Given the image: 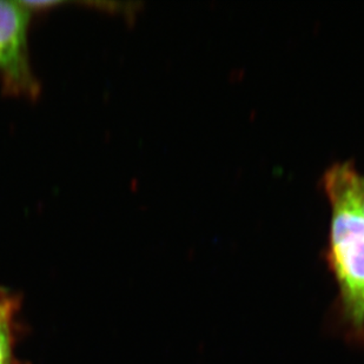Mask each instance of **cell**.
<instances>
[{"instance_id":"cell-1","label":"cell","mask_w":364,"mask_h":364,"mask_svg":"<svg viewBox=\"0 0 364 364\" xmlns=\"http://www.w3.org/2000/svg\"><path fill=\"white\" fill-rule=\"evenodd\" d=\"M326 193L333 204L331 262L340 283L348 316L364 322V216L361 178L348 164L326 172Z\"/></svg>"},{"instance_id":"cell-2","label":"cell","mask_w":364,"mask_h":364,"mask_svg":"<svg viewBox=\"0 0 364 364\" xmlns=\"http://www.w3.org/2000/svg\"><path fill=\"white\" fill-rule=\"evenodd\" d=\"M30 18L21 1L0 0V78L7 92L35 98L41 85L28 57Z\"/></svg>"},{"instance_id":"cell-3","label":"cell","mask_w":364,"mask_h":364,"mask_svg":"<svg viewBox=\"0 0 364 364\" xmlns=\"http://www.w3.org/2000/svg\"><path fill=\"white\" fill-rule=\"evenodd\" d=\"M18 306L17 297L6 290L0 301V364L14 362V321Z\"/></svg>"},{"instance_id":"cell-4","label":"cell","mask_w":364,"mask_h":364,"mask_svg":"<svg viewBox=\"0 0 364 364\" xmlns=\"http://www.w3.org/2000/svg\"><path fill=\"white\" fill-rule=\"evenodd\" d=\"M361 204L364 216V178H361Z\"/></svg>"}]
</instances>
